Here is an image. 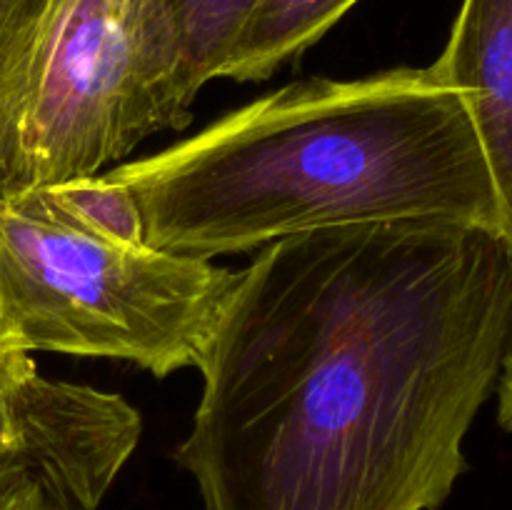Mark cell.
Instances as JSON below:
<instances>
[{"mask_svg": "<svg viewBox=\"0 0 512 510\" xmlns=\"http://www.w3.org/2000/svg\"><path fill=\"white\" fill-rule=\"evenodd\" d=\"M110 175L138 200L145 243L205 260L400 220L503 238L463 98L430 65L288 83Z\"/></svg>", "mask_w": 512, "mask_h": 510, "instance_id": "obj_2", "label": "cell"}, {"mask_svg": "<svg viewBox=\"0 0 512 510\" xmlns=\"http://www.w3.org/2000/svg\"><path fill=\"white\" fill-rule=\"evenodd\" d=\"M260 3L263 0H165L180 48L183 83L193 103L205 83L220 78Z\"/></svg>", "mask_w": 512, "mask_h": 510, "instance_id": "obj_7", "label": "cell"}, {"mask_svg": "<svg viewBox=\"0 0 512 510\" xmlns=\"http://www.w3.org/2000/svg\"><path fill=\"white\" fill-rule=\"evenodd\" d=\"M45 190L63 213L88 228L125 243H145V225L138 200L110 173L65 180Z\"/></svg>", "mask_w": 512, "mask_h": 510, "instance_id": "obj_8", "label": "cell"}, {"mask_svg": "<svg viewBox=\"0 0 512 510\" xmlns=\"http://www.w3.org/2000/svg\"><path fill=\"white\" fill-rule=\"evenodd\" d=\"M190 108L165 0H50L0 75V193L98 175Z\"/></svg>", "mask_w": 512, "mask_h": 510, "instance_id": "obj_4", "label": "cell"}, {"mask_svg": "<svg viewBox=\"0 0 512 510\" xmlns=\"http://www.w3.org/2000/svg\"><path fill=\"white\" fill-rule=\"evenodd\" d=\"M240 270L88 228L45 188L0 193V328L23 353L200 368Z\"/></svg>", "mask_w": 512, "mask_h": 510, "instance_id": "obj_3", "label": "cell"}, {"mask_svg": "<svg viewBox=\"0 0 512 510\" xmlns=\"http://www.w3.org/2000/svg\"><path fill=\"white\" fill-rule=\"evenodd\" d=\"M498 420L505 430L512 433V343L508 348V355H505L503 373H500L498 380Z\"/></svg>", "mask_w": 512, "mask_h": 510, "instance_id": "obj_12", "label": "cell"}, {"mask_svg": "<svg viewBox=\"0 0 512 510\" xmlns=\"http://www.w3.org/2000/svg\"><path fill=\"white\" fill-rule=\"evenodd\" d=\"M430 68L463 98L512 248V0H463Z\"/></svg>", "mask_w": 512, "mask_h": 510, "instance_id": "obj_5", "label": "cell"}, {"mask_svg": "<svg viewBox=\"0 0 512 510\" xmlns=\"http://www.w3.org/2000/svg\"><path fill=\"white\" fill-rule=\"evenodd\" d=\"M33 365V358L23 350L15 348L8 340V335L0 328V430L8 423V400L13 393L15 383L20 380V375Z\"/></svg>", "mask_w": 512, "mask_h": 510, "instance_id": "obj_11", "label": "cell"}, {"mask_svg": "<svg viewBox=\"0 0 512 510\" xmlns=\"http://www.w3.org/2000/svg\"><path fill=\"white\" fill-rule=\"evenodd\" d=\"M360 0H263L220 78L265 80L318 43Z\"/></svg>", "mask_w": 512, "mask_h": 510, "instance_id": "obj_6", "label": "cell"}, {"mask_svg": "<svg viewBox=\"0 0 512 510\" xmlns=\"http://www.w3.org/2000/svg\"><path fill=\"white\" fill-rule=\"evenodd\" d=\"M0 510H53L33 448L10 418L0 430Z\"/></svg>", "mask_w": 512, "mask_h": 510, "instance_id": "obj_9", "label": "cell"}, {"mask_svg": "<svg viewBox=\"0 0 512 510\" xmlns=\"http://www.w3.org/2000/svg\"><path fill=\"white\" fill-rule=\"evenodd\" d=\"M512 343V248L448 223L278 240L240 270L178 460L205 510H438Z\"/></svg>", "mask_w": 512, "mask_h": 510, "instance_id": "obj_1", "label": "cell"}, {"mask_svg": "<svg viewBox=\"0 0 512 510\" xmlns=\"http://www.w3.org/2000/svg\"><path fill=\"white\" fill-rule=\"evenodd\" d=\"M50 0H0V75L23 53Z\"/></svg>", "mask_w": 512, "mask_h": 510, "instance_id": "obj_10", "label": "cell"}]
</instances>
